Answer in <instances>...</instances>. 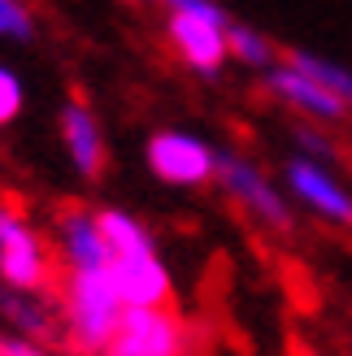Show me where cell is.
Instances as JSON below:
<instances>
[{
	"label": "cell",
	"instance_id": "obj_18",
	"mask_svg": "<svg viewBox=\"0 0 352 356\" xmlns=\"http://www.w3.org/2000/svg\"><path fill=\"white\" fill-rule=\"evenodd\" d=\"M22 109H26V87H22V79H17V70L0 65V131L13 127V122L22 118Z\"/></svg>",
	"mask_w": 352,
	"mask_h": 356
},
{
	"label": "cell",
	"instance_id": "obj_20",
	"mask_svg": "<svg viewBox=\"0 0 352 356\" xmlns=\"http://www.w3.org/2000/svg\"><path fill=\"white\" fill-rule=\"evenodd\" d=\"M127 5H135V9H152V5H161V0H127Z\"/></svg>",
	"mask_w": 352,
	"mask_h": 356
},
{
	"label": "cell",
	"instance_id": "obj_11",
	"mask_svg": "<svg viewBox=\"0 0 352 356\" xmlns=\"http://www.w3.org/2000/svg\"><path fill=\"white\" fill-rule=\"evenodd\" d=\"M109 274L127 309H161L174 300V278H170V265L161 261V252L113 257Z\"/></svg>",
	"mask_w": 352,
	"mask_h": 356
},
{
	"label": "cell",
	"instance_id": "obj_13",
	"mask_svg": "<svg viewBox=\"0 0 352 356\" xmlns=\"http://www.w3.org/2000/svg\"><path fill=\"white\" fill-rule=\"evenodd\" d=\"M100 218V235L109 243V257H135V252H157V239L152 230L131 218L127 209H96Z\"/></svg>",
	"mask_w": 352,
	"mask_h": 356
},
{
	"label": "cell",
	"instance_id": "obj_6",
	"mask_svg": "<svg viewBox=\"0 0 352 356\" xmlns=\"http://www.w3.org/2000/svg\"><path fill=\"white\" fill-rule=\"evenodd\" d=\"M144 156H148V170L166 187H209L218 174V144H209L205 135L183 127L152 131Z\"/></svg>",
	"mask_w": 352,
	"mask_h": 356
},
{
	"label": "cell",
	"instance_id": "obj_2",
	"mask_svg": "<svg viewBox=\"0 0 352 356\" xmlns=\"http://www.w3.org/2000/svg\"><path fill=\"white\" fill-rule=\"evenodd\" d=\"M166 9V44L179 57V65H187L200 79H222L226 61H231V31L235 17L226 13L218 0H161Z\"/></svg>",
	"mask_w": 352,
	"mask_h": 356
},
{
	"label": "cell",
	"instance_id": "obj_19",
	"mask_svg": "<svg viewBox=\"0 0 352 356\" xmlns=\"http://www.w3.org/2000/svg\"><path fill=\"white\" fill-rule=\"evenodd\" d=\"M0 356H57L48 343H35L26 334H13V330H0Z\"/></svg>",
	"mask_w": 352,
	"mask_h": 356
},
{
	"label": "cell",
	"instance_id": "obj_8",
	"mask_svg": "<svg viewBox=\"0 0 352 356\" xmlns=\"http://www.w3.org/2000/svg\"><path fill=\"white\" fill-rule=\"evenodd\" d=\"M52 252H57L61 274L79 270H109V243L100 235V218L87 204H61L52 213Z\"/></svg>",
	"mask_w": 352,
	"mask_h": 356
},
{
	"label": "cell",
	"instance_id": "obj_14",
	"mask_svg": "<svg viewBox=\"0 0 352 356\" xmlns=\"http://www.w3.org/2000/svg\"><path fill=\"white\" fill-rule=\"evenodd\" d=\"M226 44H231V61H239L243 70H257V74H270V70L283 61L278 44L270 40L266 31H257V26H248V22H231V31H226Z\"/></svg>",
	"mask_w": 352,
	"mask_h": 356
},
{
	"label": "cell",
	"instance_id": "obj_5",
	"mask_svg": "<svg viewBox=\"0 0 352 356\" xmlns=\"http://www.w3.org/2000/svg\"><path fill=\"white\" fill-rule=\"evenodd\" d=\"M104 356H191V326L174 305L127 309Z\"/></svg>",
	"mask_w": 352,
	"mask_h": 356
},
{
	"label": "cell",
	"instance_id": "obj_12",
	"mask_svg": "<svg viewBox=\"0 0 352 356\" xmlns=\"http://www.w3.org/2000/svg\"><path fill=\"white\" fill-rule=\"evenodd\" d=\"M0 317L13 334H26L35 343H61V313H57V296H40V291H13L0 287Z\"/></svg>",
	"mask_w": 352,
	"mask_h": 356
},
{
	"label": "cell",
	"instance_id": "obj_10",
	"mask_svg": "<svg viewBox=\"0 0 352 356\" xmlns=\"http://www.w3.org/2000/svg\"><path fill=\"white\" fill-rule=\"evenodd\" d=\"M57 131H61V148L70 156V165H74V174L96 183L104 174V165H109V148H104V131H100L96 109L79 92L65 96L61 113H57Z\"/></svg>",
	"mask_w": 352,
	"mask_h": 356
},
{
	"label": "cell",
	"instance_id": "obj_17",
	"mask_svg": "<svg viewBox=\"0 0 352 356\" xmlns=\"http://www.w3.org/2000/svg\"><path fill=\"white\" fill-rule=\"evenodd\" d=\"M0 40L5 44H31L35 40L31 0H0Z\"/></svg>",
	"mask_w": 352,
	"mask_h": 356
},
{
	"label": "cell",
	"instance_id": "obj_9",
	"mask_svg": "<svg viewBox=\"0 0 352 356\" xmlns=\"http://www.w3.org/2000/svg\"><path fill=\"white\" fill-rule=\"evenodd\" d=\"M261 87H266V96H270L274 104H283V109L296 113L301 122L339 127V122L352 118V109H348L339 96H330L322 83H313L309 74H301V70L287 65V61H278L270 74H261Z\"/></svg>",
	"mask_w": 352,
	"mask_h": 356
},
{
	"label": "cell",
	"instance_id": "obj_15",
	"mask_svg": "<svg viewBox=\"0 0 352 356\" xmlns=\"http://www.w3.org/2000/svg\"><path fill=\"white\" fill-rule=\"evenodd\" d=\"M283 61L296 65L301 74H309L313 83H322L330 96H339L348 109H352V70H348V65L322 57V52H309V48H287V52H283Z\"/></svg>",
	"mask_w": 352,
	"mask_h": 356
},
{
	"label": "cell",
	"instance_id": "obj_1",
	"mask_svg": "<svg viewBox=\"0 0 352 356\" xmlns=\"http://www.w3.org/2000/svg\"><path fill=\"white\" fill-rule=\"evenodd\" d=\"M57 313H61V348L70 356H104L122 322V296L109 270H79L57 278Z\"/></svg>",
	"mask_w": 352,
	"mask_h": 356
},
{
	"label": "cell",
	"instance_id": "obj_4",
	"mask_svg": "<svg viewBox=\"0 0 352 356\" xmlns=\"http://www.w3.org/2000/svg\"><path fill=\"white\" fill-rule=\"evenodd\" d=\"M61 278L52 239L13 200H0V287L48 296Z\"/></svg>",
	"mask_w": 352,
	"mask_h": 356
},
{
	"label": "cell",
	"instance_id": "obj_3",
	"mask_svg": "<svg viewBox=\"0 0 352 356\" xmlns=\"http://www.w3.org/2000/svg\"><path fill=\"white\" fill-rule=\"evenodd\" d=\"M214 187L239 209V218H248L253 226L270 230V235H291L296 213H291V195L270 178V170L253 161L248 152L235 148H218V174Z\"/></svg>",
	"mask_w": 352,
	"mask_h": 356
},
{
	"label": "cell",
	"instance_id": "obj_16",
	"mask_svg": "<svg viewBox=\"0 0 352 356\" xmlns=\"http://www.w3.org/2000/svg\"><path fill=\"white\" fill-rule=\"evenodd\" d=\"M291 144L301 148V156H309V161H322V165L339 161L335 139H330L326 127H318V122H291Z\"/></svg>",
	"mask_w": 352,
	"mask_h": 356
},
{
	"label": "cell",
	"instance_id": "obj_7",
	"mask_svg": "<svg viewBox=\"0 0 352 356\" xmlns=\"http://www.w3.org/2000/svg\"><path fill=\"white\" fill-rule=\"evenodd\" d=\"M283 191L291 195V204L309 209L313 218H322L326 226L352 230V187L339 178L335 165L309 161V156H287L283 161Z\"/></svg>",
	"mask_w": 352,
	"mask_h": 356
}]
</instances>
